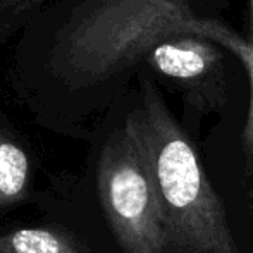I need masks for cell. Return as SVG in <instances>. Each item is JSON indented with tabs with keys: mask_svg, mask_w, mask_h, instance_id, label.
Instances as JSON below:
<instances>
[{
	"mask_svg": "<svg viewBox=\"0 0 253 253\" xmlns=\"http://www.w3.org/2000/svg\"><path fill=\"white\" fill-rule=\"evenodd\" d=\"M127 119L150 166L172 253H240L198 152L152 83L145 81L143 103Z\"/></svg>",
	"mask_w": 253,
	"mask_h": 253,
	"instance_id": "6da1fadb",
	"label": "cell"
},
{
	"mask_svg": "<svg viewBox=\"0 0 253 253\" xmlns=\"http://www.w3.org/2000/svg\"><path fill=\"white\" fill-rule=\"evenodd\" d=\"M97 186L103 213L124 253H172L150 166L129 119L103 147Z\"/></svg>",
	"mask_w": 253,
	"mask_h": 253,
	"instance_id": "7a4b0ae2",
	"label": "cell"
},
{
	"mask_svg": "<svg viewBox=\"0 0 253 253\" xmlns=\"http://www.w3.org/2000/svg\"><path fill=\"white\" fill-rule=\"evenodd\" d=\"M148 66L176 83L188 102L202 109H217L226 100V59L215 42L181 35L160 42L147 55Z\"/></svg>",
	"mask_w": 253,
	"mask_h": 253,
	"instance_id": "3957f363",
	"label": "cell"
},
{
	"mask_svg": "<svg viewBox=\"0 0 253 253\" xmlns=\"http://www.w3.org/2000/svg\"><path fill=\"white\" fill-rule=\"evenodd\" d=\"M186 35L202 37L207 40L215 42L224 50L231 52L241 64L248 74L252 86V100L248 109L247 124L243 129V150H245V166L247 172L253 174V42L243 35L236 33L226 23L213 17H195L186 28Z\"/></svg>",
	"mask_w": 253,
	"mask_h": 253,
	"instance_id": "277c9868",
	"label": "cell"
},
{
	"mask_svg": "<svg viewBox=\"0 0 253 253\" xmlns=\"http://www.w3.org/2000/svg\"><path fill=\"white\" fill-rule=\"evenodd\" d=\"M0 253H91L74 234L59 227H17L0 233Z\"/></svg>",
	"mask_w": 253,
	"mask_h": 253,
	"instance_id": "5b68a950",
	"label": "cell"
},
{
	"mask_svg": "<svg viewBox=\"0 0 253 253\" xmlns=\"http://www.w3.org/2000/svg\"><path fill=\"white\" fill-rule=\"evenodd\" d=\"M30 188V159L17 141L0 133V212L23 202Z\"/></svg>",
	"mask_w": 253,
	"mask_h": 253,
	"instance_id": "8992f818",
	"label": "cell"
},
{
	"mask_svg": "<svg viewBox=\"0 0 253 253\" xmlns=\"http://www.w3.org/2000/svg\"><path fill=\"white\" fill-rule=\"evenodd\" d=\"M248 31H250V40L253 42V0H248Z\"/></svg>",
	"mask_w": 253,
	"mask_h": 253,
	"instance_id": "52a82bcc",
	"label": "cell"
},
{
	"mask_svg": "<svg viewBox=\"0 0 253 253\" xmlns=\"http://www.w3.org/2000/svg\"><path fill=\"white\" fill-rule=\"evenodd\" d=\"M250 200H252V203H253V190L250 191Z\"/></svg>",
	"mask_w": 253,
	"mask_h": 253,
	"instance_id": "ba28073f",
	"label": "cell"
}]
</instances>
